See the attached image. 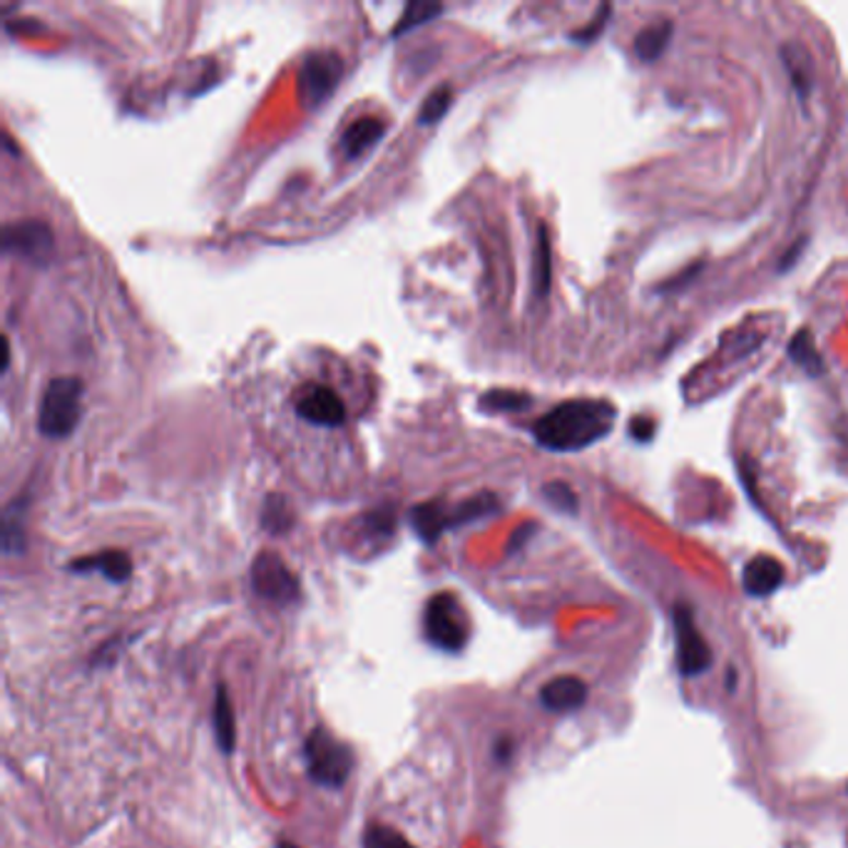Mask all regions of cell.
Returning <instances> with one entry per match:
<instances>
[{"mask_svg": "<svg viewBox=\"0 0 848 848\" xmlns=\"http://www.w3.org/2000/svg\"><path fill=\"white\" fill-rule=\"evenodd\" d=\"M55 240L50 226L40 219H18L3 226V252L25 262L45 264L53 257Z\"/></svg>", "mask_w": 848, "mask_h": 848, "instance_id": "cell-8", "label": "cell"}, {"mask_svg": "<svg viewBox=\"0 0 848 848\" xmlns=\"http://www.w3.org/2000/svg\"><path fill=\"white\" fill-rule=\"evenodd\" d=\"M783 565L774 555H756L744 568V590L752 597H769L781 588Z\"/></svg>", "mask_w": 848, "mask_h": 848, "instance_id": "cell-11", "label": "cell"}, {"mask_svg": "<svg viewBox=\"0 0 848 848\" xmlns=\"http://www.w3.org/2000/svg\"><path fill=\"white\" fill-rule=\"evenodd\" d=\"M297 414L306 423L322 428H339L346 421V406L334 388L309 386L297 396Z\"/></svg>", "mask_w": 848, "mask_h": 848, "instance_id": "cell-9", "label": "cell"}, {"mask_svg": "<svg viewBox=\"0 0 848 848\" xmlns=\"http://www.w3.org/2000/svg\"><path fill=\"white\" fill-rule=\"evenodd\" d=\"M252 588L259 597L269 602H294L299 597V582L294 572L287 568V562L277 553H259L252 562Z\"/></svg>", "mask_w": 848, "mask_h": 848, "instance_id": "cell-7", "label": "cell"}, {"mask_svg": "<svg viewBox=\"0 0 848 848\" xmlns=\"http://www.w3.org/2000/svg\"><path fill=\"white\" fill-rule=\"evenodd\" d=\"M262 525L264 531L271 535H284L291 531V525H294V510H291L284 496H277V492L267 496L262 506Z\"/></svg>", "mask_w": 848, "mask_h": 848, "instance_id": "cell-18", "label": "cell"}, {"mask_svg": "<svg viewBox=\"0 0 848 848\" xmlns=\"http://www.w3.org/2000/svg\"><path fill=\"white\" fill-rule=\"evenodd\" d=\"M674 640H677V664L684 677H697L711 664V650L695 623L687 605L674 607Z\"/></svg>", "mask_w": 848, "mask_h": 848, "instance_id": "cell-6", "label": "cell"}, {"mask_svg": "<svg viewBox=\"0 0 848 848\" xmlns=\"http://www.w3.org/2000/svg\"><path fill=\"white\" fill-rule=\"evenodd\" d=\"M607 15H609V5H602L600 13L592 18L590 25H585L578 33H572V40L574 43H592V40H595L597 35L602 33V27H605V23H607Z\"/></svg>", "mask_w": 848, "mask_h": 848, "instance_id": "cell-26", "label": "cell"}, {"mask_svg": "<svg viewBox=\"0 0 848 848\" xmlns=\"http://www.w3.org/2000/svg\"><path fill=\"white\" fill-rule=\"evenodd\" d=\"M309 777L328 789H341L353 771V752L324 727H316L304 742Z\"/></svg>", "mask_w": 848, "mask_h": 848, "instance_id": "cell-3", "label": "cell"}, {"mask_svg": "<svg viewBox=\"0 0 848 848\" xmlns=\"http://www.w3.org/2000/svg\"><path fill=\"white\" fill-rule=\"evenodd\" d=\"M21 500H18L15 506H11L5 510V518H3V547L8 555L13 553H23V545H25V537H23V518L21 513Z\"/></svg>", "mask_w": 848, "mask_h": 848, "instance_id": "cell-23", "label": "cell"}, {"mask_svg": "<svg viewBox=\"0 0 848 848\" xmlns=\"http://www.w3.org/2000/svg\"><path fill=\"white\" fill-rule=\"evenodd\" d=\"M654 431H657V423L650 416H635L632 423H629V433H632L637 443H650L654 438Z\"/></svg>", "mask_w": 848, "mask_h": 848, "instance_id": "cell-27", "label": "cell"}, {"mask_svg": "<svg viewBox=\"0 0 848 848\" xmlns=\"http://www.w3.org/2000/svg\"><path fill=\"white\" fill-rule=\"evenodd\" d=\"M533 531H535V525H523V527H520V533L513 535V543H510V550H515V547L523 545V543H525V537L531 535Z\"/></svg>", "mask_w": 848, "mask_h": 848, "instance_id": "cell-28", "label": "cell"}, {"mask_svg": "<svg viewBox=\"0 0 848 848\" xmlns=\"http://www.w3.org/2000/svg\"><path fill=\"white\" fill-rule=\"evenodd\" d=\"M72 572H103L109 582H125L132 572L130 555L123 550H103L70 565Z\"/></svg>", "mask_w": 848, "mask_h": 848, "instance_id": "cell-14", "label": "cell"}, {"mask_svg": "<svg viewBox=\"0 0 848 848\" xmlns=\"http://www.w3.org/2000/svg\"><path fill=\"white\" fill-rule=\"evenodd\" d=\"M410 527L423 543L433 545L441 541L445 531H451V506H445L443 500H428L416 508H410Z\"/></svg>", "mask_w": 848, "mask_h": 848, "instance_id": "cell-12", "label": "cell"}, {"mask_svg": "<svg viewBox=\"0 0 848 848\" xmlns=\"http://www.w3.org/2000/svg\"><path fill=\"white\" fill-rule=\"evenodd\" d=\"M543 496L547 503H550L555 510H560V513H570V515L578 513V496H574V490L568 486V483L562 480L547 483L543 488Z\"/></svg>", "mask_w": 848, "mask_h": 848, "instance_id": "cell-24", "label": "cell"}, {"mask_svg": "<svg viewBox=\"0 0 848 848\" xmlns=\"http://www.w3.org/2000/svg\"><path fill=\"white\" fill-rule=\"evenodd\" d=\"M279 848H297V846H291V844H287V841H281Z\"/></svg>", "mask_w": 848, "mask_h": 848, "instance_id": "cell-30", "label": "cell"}, {"mask_svg": "<svg viewBox=\"0 0 848 848\" xmlns=\"http://www.w3.org/2000/svg\"><path fill=\"white\" fill-rule=\"evenodd\" d=\"M672 33H674L672 21H660L650 27H644V31L637 35V40H635L637 58H640L642 62H654L664 50H667Z\"/></svg>", "mask_w": 848, "mask_h": 848, "instance_id": "cell-15", "label": "cell"}, {"mask_svg": "<svg viewBox=\"0 0 848 848\" xmlns=\"http://www.w3.org/2000/svg\"><path fill=\"white\" fill-rule=\"evenodd\" d=\"M451 103H453V90L449 85L435 88L433 93L423 100L421 113H418V123H421V125H435L445 113H449Z\"/></svg>", "mask_w": 848, "mask_h": 848, "instance_id": "cell-22", "label": "cell"}, {"mask_svg": "<svg viewBox=\"0 0 848 848\" xmlns=\"http://www.w3.org/2000/svg\"><path fill=\"white\" fill-rule=\"evenodd\" d=\"M214 734L217 744L222 746V752L230 754L236 742V729H234V711L230 705V695H226L224 684H219L214 695Z\"/></svg>", "mask_w": 848, "mask_h": 848, "instance_id": "cell-16", "label": "cell"}, {"mask_svg": "<svg viewBox=\"0 0 848 848\" xmlns=\"http://www.w3.org/2000/svg\"><path fill=\"white\" fill-rule=\"evenodd\" d=\"M550 277H553L550 236H547L545 224H541L537 226V242H535V294L541 299L550 291Z\"/></svg>", "mask_w": 848, "mask_h": 848, "instance_id": "cell-20", "label": "cell"}, {"mask_svg": "<svg viewBox=\"0 0 848 848\" xmlns=\"http://www.w3.org/2000/svg\"><path fill=\"white\" fill-rule=\"evenodd\" d=\"M617 408L602 398H574L558 404L537 418L533 438L537 445L555 453L590 449L613 433Z\"/></svg>", "mask_w": 848, "mask_h": 848, "instance_id": "cell-1", "label": "cell"}, {"mask_svg": "<svg viewBox=\"0 0 848 848\" xmlns=\"http://www.w3.org/2000/svg\"><path fill=\"white\" fill-rule=\"evenodd\" d=\"M423 629L428 642L443 652H461L471 637L468 615H465L461 600L451 592H438L428 600Z\"/></svg>", "mask_w": 848, "mask_h": 848, "instance_id": "cell-4", "label": "cell"}, {"mask_svg": "<svg viewBox=\"0 0 848 848\" xmlns=\"http://www.w3.org/2000/svg\"><path fill=\"white\" fill-rule=\"evenodd\" d=\"M363 848H414V846L406 841V836L394 832V828L373 824L367 828V834H363Z\"/></svg>", "mask_w": 848, "mask_h": 848, "instance_id": "cell-25", "label": "cell"}, {"mask_svg": "<svg viewBox=\"0 0 848 848\" xmlns=\"http://www.w3.org/2000/svg\"><path fill=\"white\" fill-rule=\"evenodd\" d=\"M82 381L75 376L53 379L43 391L38 408V431L45 438H68L82 416Z\"/></svg>", "mask_w": 848, "mask_h": 848, "instance_id": "cell-2", "label": "cell"}, {"mask_svg": "<svg viewBox=\"0 0 848 848\" xmlns=\"http://www.w3.org/2000/svg\"><path fill=\"white\" fill-rule=\"evenodd\" d=\"M11 367V341L3 339V371Z\"/></svg>", "mask_w": 848, "mask_h": 848, "instance_id": "cell-29", "label": "cell"}, {"mask_svg": "<svg viewBox=\"0 0 848 848\" xmlns=\"http://www.w3.org/2000/svg\"><path fill=\"white\" fill-rule=\"evenodd\" d=\"M344 62L334 50L309 53L299 70V97L306 107L322 105L334 93L341 80Z\"/></svg>", "mask_w": 848, "mask_h": 848, "instance_id": "cell-5", "label": "cell"}, {"mask_svg": "<svg viewBox=\"0 0 848 848\" xmlns=\"http://www.w3.org/2000/svg\"><path fill=\"white\" fill-rule=\"evenodd\" d=\"M789 356H791L793 363H799V367L809 371L811 376H818V373L824 371V361H821L816 344H814V336H811L809 332H799L797 336H793L791 344H789Z\"/></svg>", "mask_w": 848, "mask_h": 848, "instance_id": "cell-21", "label": "cell"}, {"mask_svg": "<svg viewBox=\"0 0 848 848\" xmlns=\"http://www.w3.org/2000/svg\"><path fill=\"white\" fill-rule=\"evenodd\" d=\"M443 13L441 3H428V0H410L406 3L404 13H400L398 23L391 31V38H398V35H406L410 31H416L418 25H426L428 21H433L435 15Z\"/></svg>", "mask_w": 848, "mask_h": 848, "instance_id": "cell-19", "label": "cell"}, {"mask_svg": "<svg viewBox=\"0 0 848 848\" xmlns=\"http://www.w3.org/2000/svg\"><path fill=\"white\" fill-rule=\"evenodd\" d=\"M383 135H386V123H383L381 117H371V115L359 117V120H353L344 130L341 150L346 158L356 160L361 158V154H367Z\"/></svg>", "mask_w": 848, "mask_h": 848, "instance_id": "cell-13", "label": "cell"}, {"mask_svg": "<svg viewBox=\"0 0 848 848\" xmlns=\"http://www.w3.org/2000/svg\"><path fill=\"white\" fill-rule=\"evenodd\" d=\"M588 684L574 674H562L541 689V705L547 711H574L585 705Z\"/></svg>", "mask_w": 848, "mask_h": 848, "instance_id": "cell-10", "label": "cell"}, {"mask_svg": "<svg viewBox=\"0 0 848 848\" xmlns=\"http://www.w3.org/2000/svg\"><path fill=\"white\" fill-rule=\"evenodd\" d=\"M531 394L513 388H492L480 396V408L488 414H520V410L531 408Z\"/></svg>", "mask_w": 848, "mask_h": 848, "instance_id": "cell-17", "label": "cell"}]
</instances>
